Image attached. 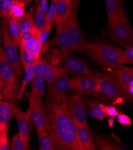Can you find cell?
Listing matches in <instances>:
<instances>
[{
	"instance_id": "obj_1",
	"label": "cell",
	"mask_w": 133,
	"mask_h": 150,
	"mask_svg": "<svg viewBox=\"0 0 133 150\" xmlns=\"http://www.w3.org/2000/svg\"><path fill=\"white\" fill-rule=\"evenodd\" d=\"M45 107L49 121V133L54 149L82 150L75 122L67 108L65 96L57 100L49 93Z\"/></svg>"
},
{
	"instance_id": "obj_2",
	"label": "cell",
	"mask_w": 133,
	"mask_h": 150,
	"mask_svg": "<svg viewBox=\"0 0 133 150\" xmlns=\"http://www.w3.org/2000/svg\"><path fill=\"white\" fill-rule=\"evenodd\" d=\"M84 53L103 67H116L122 65L116 49L105 42H89Z\"/></svg>"
},
{
	"instance_id": "obj_3",
	"label": "cell",
	"mask_w": 133,
	"mask_h": 150,
	"mask_svg": "<svg viewBox=\"0 0 133 150\" xmlns=\"http://www.w3.org/2000/svg\"><path fill=\"white\" fill-rule=\"evenodd\" d=\"M29 105L26 115L37 128H44L49 131V121L46 107L42 100V96L38 90L32 86L29 96Z\"/></svg>"
},
{
	"instance_id": "obj_4",
	"label": "cell",
	"mask_w": 133,
	"mask_h": 150,
	"mask_svg": "<svg viewBox=\"0 0 133 150\" xmlns=\"http://www.w3.org/2000/svg\"><path fill=\"white\" fill-rule=\"evenodd\" d=\"M98 92L116 103H121L128 100L116 76L109 72L100 73Z\"/></svg>"
},
{
	"instance_id": "obj_5",
	"label": "cell",
	"mask_w": 133,
	"mask_h": 150,
	"mask_svg": "<svg viewBox=\"0 0 133 150\" xmlns=\"http://www.w3.org/2000/svg\"><path fill=\"white\" fill-rule=\"evenodd\" d=\"M0 80L3 84L1 91L5 95L10 97L18 88V76L14 72L6 57L2 42L0 41Z\"/></svg>"
},
{
	"instance_id": "obj_6",
	"label": "cell",
	"mask_w": 133,
	"mask_h": 150,
	"mask_svg": "<svg viewBox=\"0 0 133 150\" xmlns=\"http://www.w3.org/2000/svg\"><path fill=\"white\" fill-rule=\"evenodd\" d=\"M8 21L2 19L1 22V27L3 32V49L14 72L18 77L22 75L23 69L20 61V57L18 52V48L14 45L8 32Z\"/></svg>"
},
{
	"instance_id": "obj_7",
	"label": "cell",
	"mask_w": 133,
	"mask_h": 150,
	"mask_svg": "<svg viewBox=\"0 0 133 150\" xmlns=\"http://www.w3.org/2000/svg\"><path fill=\"white\" fill-rule=\"evenodd\" d=\"M68 29L72 50L80 53H84L89 42L84 37L80 27L77 10H72L68 17Z\"/></svg>"
},
{
	"instance_id": "obj_8",
	"label": "cell",
	"mask_w": 133,
	"mask_h": 150,
	"mask_svg": "<svg viewBox=\"0 0 133 150\" xmlns=\"http://www.w3.org/2000/svg\"><path fill=\"white\" fill-rule=\"evenodd\" d=\"M99 77L78 76L70 80V87L78 93L97 96L99 91Z\"/></svg>"
},
{
	"instance_id": "obj_9",
	"label": "cell",
	"mask_w": 133,
	"mask_h": 150,
	"mask_svg": "<svg viewBox=\"0 0 133 150\" xmlns=\"http://www.w3.org/2000/svg\"><path fill=\"white\" fill-rule=\"evenodd\" d=\"M67 108L70 115L81 124L87 125V112L80 93H70L65 96Z\"/></svg>"
},
{
	"instance_id": "obj_10",
	"label": "cell",
	"mask_w": 133,
	"mask_h": 150,
	"mask_svg": "<svg viewBox=\"0 0 133 150\" xmlns=\"http://www.w3.org/2000/svg\"><path fill=\"white\" fill-rule=\"evenodd\" d=\"M61 68H66L69 72L75 74L93 77H99L100 73L91 69L83 61L73 55H68L62 59L60 62Z\"/></svg>"
},
{
	"instance_id": "obj_11",
	"label": "cell",
	"mask_w": 133,
	"mask_h": 150,
	"mask_svg": "<svg viewBox=\"0 0 133 150\" xmlns=\"http://www.w3.org/2000/svg\"><path fill=\"white\" fill-rule=\"evenodd\" d=\"M105 3L108 15V31L110 32L118 22L130 25L121 0H105Z\"/></svg>"
},
{
	"instance_id": "obj_12",
	"label": "cell",
	"mask_w": 133,
	"mask_h": 150,
	"mask_svg": "<svg viewBox=\"0 0 133 150\" xmlns=\"http://www.w3.org/2000/svg\"><path fill=\"white\" fill-rule=\"evenodd\" d=\"M67 69L61 68L54 80L49 84V93L57 100H61L66 96L70 87V79Z\"/></svg>"
},
{
	"instance_id": "obj_13",
	"label": "cell",
	"mask_w": 133,
	"mask_h": 150,
	"mask_svg": "<svg viewBox=\"0 0 133 150\" xmlns=\"http://www.w3.org/2000/svg\"><path fill=\"white\" fill-rule=\"evenodd\" d=\"M111 41L125 49L133 46V30L130 25L118 22L110 30Z\"/></svg>"
},
{
	"instance_id": "obj_14",
	"label": "cell",
	"mask_w": 133,
	"mask_h": 150,
	"mask_svg": "<svg viewBox=\"0 0 133 150\" xmlns=\"http://www.w3.org/2000/svg\"><path fill=\"white\" fill-rule=\"evenodd\" d=\"M13 117H15L19 127V133L27 147L30 146V119L19 107L13 104Z\"/></svg>"
},
{
	"instance_id": "obj_15",
	"label": "cell",
	"mask_w": 133,
	"mask_h": 150,
	"mask_svg": "<svg viewBox=\"0 0 133 150\" xmlns=\"http://www.w3.org/2000/svg\"><path fill=\"white\" fill-rule=\"evenodd\" d=\"M116 72V77L127 96L128 99L133 98V68L122 65Z\"/></svg>"
},
{
	"instance_id": "obj_16",
	"label": "cell",
	"mask_w": 133,
	"mask_h": 150,
	"mask_svg": "<svg viewBox=\"0 0 133 150\" xmlns=\"http://www.w3.org/2000/svg\"><path fill=\"white\" fill-rule=\"evenodd\" d=\"M73 118L75 122L78 139L82 150H95L96 149L93 137L92 132L87 125L80 123L75 118Z\"/></svg>"
},
{
	"instance_id": "obj_17",
	"label": "cell",
	"mask_w": 133,
	"mask_h": 150,
	"mask_svg": "<svg viewBox=\"0 0 133 150\" xmlns=\"http://www.w3.org/2000/svg\"><path fill=\"white\" fill-rule=\"evenodd\" d=\"M56 42L60 50L62 59L66 57L72 51L71 43L68 29V18L62 27L56 31Z\"/></svg>"
},
{
	"instance_id": "obj_18",
	"label": "cell",
	"mask_w": 133,
	"mask_h": 150,
	"mask_svg": "<svg viewBox=\"0 0 133 150\" xmlns=\"http://www.w3.org/2000/svg\"><path fill=\"white\" fill-rule=\"evenodd\" d=\"M73 7L71 4L62 1H57L56 15L54 23L56 25V31L60 29L68 18Z\"/></svg>"
},
{
	"instance_id": "obj_19",
	"label": "cell",
	"mask_w": 133,
	"mask_h": 150,
	"mask_svg": "<svg viewBox=\"0 0 133 150\" xmlns=\"http://www.w3.org/2000/svg\"><path fill=\"white\" fill-rule=\"evenodd\" d=\"M96 149L100 150H121L124 149V147L120 144L107 138L93 133Z\"/></svg>"
},
{
	"instance_id": "obj_20",
	"label": "cell",
	"mask_w": 133,
	"mask_h": 150,
	"mask_svg": "<svg viewBox=\"0 0 133 150\" xmlns=\"http://www.w3.org/2000/svg\"><path fill=\"white\" fill-rule=\"evenodd\" d=\"M13 117V103L4 102V110L0 114V132H8L10 122Z\"/></svg>"
},
{
	"instance_id": "obj_21",
	"label": "cell",
	"mask_w": 133,
	"mask_h": 150,
	"mask_svg": "<svg viewBox=\"0 0 133 150\" xmlns=\"http://www.w3.org/2000/svg\"><path fill=\"white\" fill-rule=\"evenodd\" d=\"M29 2L26 0H13L10 8V18L19 21L26 13V6Z\"/></svg>"
},
{
	"instance_id": "obj_22",
	"label": "cell",
	"mask_w": 133,
	"mask_h": 150,
	"mask_svg": "<svg viewBox=\"0 0 133 150\" xmlns=\"http://www.w3.org/2000/svg\"><path fill=\"white\" fill-rule=\"evenodd\" d=\"M85 102L89 105L90 110L89 111V115L94 119H98L103 121L106 115L105 113L103 111V105L97 100H93L89 98H85Z\"/></svg>"
},
{
	"instance_id": "obj_23",
	"label": "cell",
	"mask_w": 133,
	"mask_h": 150,
	"mask_svg": "<svg viewBox=\"0 0 133 150\" xmlns=\"http://www.w3.org/2000/svg\"><path fill=\"white\" fill-rule=\"evenodd\" d=\"M37 129L39 149L54 150V144L48 131L44 128H37Z\"/></svg>"
},
{
	"instance_id": "obj_24",
	"label": "cell",
	"mask_w": 133,
	"mask_h": 150,
	"mask_svg": "<svg viewBox=\"0 0 133 150\" xmlns=\"http://www.w3.org/2000/svg\"><path fill=\"white\" fill-rule=\"evenodd\" d=\"M20 46H23L26 50L34 53L39 59L40 54L42 51V46L38 37H34L25 41H20Z\"/></svg>"
},
{
	"instance_id": "obj_25",
	"label": "cell",
	"mask_w": 133,
	"mask_h": 150,
	"mask_svg": "<svg viewBox=\"0 0 133 150\" xmlns=\"http://www.w3.org/2000/svg\"><path fill=\"white\" fill-rule=\"evenodd\" d=\"M34 8H31L30 10L26 12L25 14L20 18L18 22L19 26L21 33H25L30 29H31L35 25V13Z\"/></svg>"
},
{
	"instance_id": "obj_26",
	"label": "cell",
	"mask_w": 133,
	"mask_h": 150,
	"mask_svg": "<svg viewBox=\"0 0 133 150\" xmlns=\"http://www.w3.org/2000/svg\"><path fill=\"white\" fill-rule=\"evenodd\" d=\"M7 28L8 34L11 40H13L16 47L18 49L19 47L21 41V31L19 26L18 21L10 18L8 22Z\"/></svg>"
},
{
	"instance_id": "obj_27",
	"label": "cell",
	"mask_w": 133,
	"mask_h": 150,
	"mask_svg": "<svg viewBox=\"0 0 133 150\" xmlns=\"http://www.w3.org/2000/svg\"><path fill=\"white\" fill-rule=\"evenodd\" d=\"M20 47V61L22 68L25 71L27 67L32 64L37 63L39 61L34 53L30 52L24 48L22 46H19Z\"/></svg>"
},
{
	"instance_id": "obj_28",
	"label": "cell",
	"mask_w": 133,
	"mask_h": 150,
	"mask_svg": "<svg viewBox=\"0 0 133 150\" xmlns=\"http://www.w3.org/2000/svg\"><path fill=\"white\" fill-rule=\"evenodd\" d=\"M37 63H35L34 64H32L31 65L28 66L27 67V68L25 70V77H24L23 81L21 86H20V87L19 88V91H18V98L19 100H21L27 84L29 83V82L31 81L32 78L34 76V68H35V65Z\"/></svg>"
},
{
	"instance_id": "obj_29",
	"label": "cell",
	"mask_w": 133,
	"mask_h": 150,
	"mask_svg": "<svg viewBox=\"0 0 133 150\" xmlns=\"http://www.w3.org/2000/svg\"><path fill=\"white\" fill-rule=\"evenodd\" d=\"M116 51L122 65L133 64V46L128 47L125 50L118 47Z\"/></svg>"
},
{
	"instance_id": "obj_30",
	"label": "cell",
	"mask_w": 133,
	"mask_h": 150,
	"mask_svg": "<svg viewBox=\"0 0 133 150\" xmlns=\"http://www.w3.org/2000/svg\"><path fill=\"white\" fill-rule=\"evenodd\" d=\"M53 26V23H46L45 26L42 29L39 35V40L42 46V51L45 50L49 44V38L50 34V33L51 31V29Z\"/></svg>"
},
{
	"instance_id": "obj_31",
	"label": "cell",
	"mask_w": 133,
	"mask_h": 150,
	"mask_svg": "<svg viewBox=\"0 0 133 150\" xmlns=\"http://www.w3.org/2000/svg\"><path fill=\"white\" fill-rule=\"evenodd\" d=\"M59 70H60V68L56 67L52 64L47 63L46 69L42 77L44 80H46L47 82L50 84L54 80Z\"/></svg>"
},
{
	"instance_id": "obj_32",
	"label": "cell",
	"mask_w": 133,
	"mask_h": 150,
	"mask_svg": "<svg viewBox=\"0 0 133 150\" xmlns=\"http://www.w3.org/2000/svg\"><path fill=\"white\" fill-rule=\"evenodd\" d=\"M46 24V17L41 10L39 5L36 6L35 13V25L34 26L39 32Z\"/></svg>"
},
{
	"instance_id": "obj_33",
	"label": "cell",
	"mask_w": 133,
	"mask_h": 150,
	"mask_svg": "<svg viewBox=\"0 0 133 150\" xmlns=\"http://www.w3.org/2000/svg\"><path fill=\"white\" fill-rule=\"evenodd\" d=\"M13 0H0V17L8 22L10 19L9 11Z\"/></svg>"
},
{
	"instance_id": "obj_34",
	"label": "cell",
	"mask_w": 133,
	"mask_h": 150,
	"mask_svg": "<svg viewBox=\"0 0 133 150\" xmlns=\"http://www.w3.org/2000/svg\"><path fill=\"white\" fill-rule=\"evenodd\" d=\"M29 149L26 146L23 140L21 138L19 133L14 134L11 141V145L10 149L12 150H26Z\"/></svg>"
},
{
	"instance_id": "obj_35",
	"label": "cell",
	"mask_w": 133,
	"mask_h": 150,
	"mask_svg": "<svg viewBox=\"0 0 133 150\" xmlns=\"http://www.w3.org/2000/svg\"><path fill=\"white\" fill-rule=\"evenodd\" d=\"M44 78L41 75H37L34 76L31 80L32 86L35 87L41 96H45V90H44Z\"/></svg>"
},
{
	"instance_id": "obj_36",
	"label": "cell",
	"mask_w": 133,
	"mask_h": 150,
	"mask_svg": "<svg viewBox=\"0 0 133 150\" xmlns=\"http://www.w3.org/2000/svg\"><path fill=\"white\" fill-rule=\"evenodd\" d=\"M57 0H51L50 5L49 7L47 13L46 14V23H54L55 15H56V9Z\"/></svg>"
},
{
	"instance_id": "obj_37",
	"label": "cell",
	"mask_w": 133,
	"mask_h": 150,
	"mask_svg": "<svg viewBox=\"0 0 133 150\" xmlns=\"http://www.w3.org/2000/svg\"><path fill=\"white\" fill-rule=\"evenodd\" d=\"M7 134V132H0V150L10 149Z\"/></svg>"
},
{
	"instance_id": "obj_38",
	"label": "cell",
	"mask_w": 133,
	"mask_h": 150,
	"mask_svg": "<svg viewBox=\"0 0 133 150\" xmlns=\"http://www.w3.org/2000/svg\"><path fill=\"white\" fill-rule=\"evenodd\" d=\"M47 67V62L44 61H39L35 65L34 68V76L37 75H41L43 76L44 73L45 72Z\"/></svg>"
},
{
	"instance_id": "obj_39",
	"label": "cell",
	"mask_w": 133,
	"mask_h": 150,
	"mask_svg": "<svg viewBox=\"0 0 133 150\" xmlns=\"http://www.w3.org/2000/svg\"><path fill=\"white\" fill-rule=\"evenodd\" d=\"M103 111H104L107 117L109 116L112 118H115V117H117L120 114L118 113L116 108L113 106H108L103 105Z\"/></svg>"
},
{
	"instance_id": "obj_40",
	"label": "cell",
	"mask_w": 133,
	"mask_h": 150,
	"mask_svg": "<svg viewBox=\"0 0 133 150\" xmlns=\"http://www.w3.org/2000/svg\"><path fill=\"white\" fill-rule=\"evenodd\" d=\"M117 122L121 125L131 126V118L126 114H119L117 116Z\"/></svg>"
},
{
	"instance_id": "obj_41",
	"label": "cell",
	"mask_w": 133,
	"mask_h": 150,
	"mask_svg": "<svg viewBox=\"0 0 133 150\" xmlns=\"http://www.w3.org/2000/svg\"><path fill=\"white\" fill-rule=\"evenodd\" d=\"M49 0H41L39 4L41 11L46 16L49 8Z\"/></svg>"
},
{
	"instance_id": "obj_42",
	"label": "cell",
	"mask_w": 133,
	"mask_h": 150,
	"mask_svg": "<svg viewBox=\"0 0 133 150\" xmlns=\"http://www.w3.org/2000/svg\"><path fill=\"white\" fill-rule=\"evenodd\" d=\"M80 2H81V0H72V5L73 10L77 9Z\"/></svg>"
},
{
	"instance_id": "obj_43",
	"label": "cell",
	"mask_w": 133,
	"mask_h": 150,
	"mask_svg": "<svg viewBox=\"0 0 133 150\" xmlns=\"http://www.w3.org/2000/svg\"><path fill=\"white\" fill-rule=\"evenodd\" d=\"M4 110V102H0V114Z\"/></svg>"
},
{
	"instance_id": "obj_44",
	"label": "cell",
	"mask_w": 133,
	"mask_h": 150,
	"mask_svg": "<svg viewBox=\"0 0 133 150\" xmlns=\"http://www.w3.org/2000/svg\"><path fill=\"white\" fill-rule=\"evenodd\" d=\"M0 41L3 43V32H2L1 25H0Z\"/></svg>"
},
{
	"instance_id": "obj_45",
	"label": "cell",
	"mask_w": 133,
	"mask_h": 150,
	"mask_svg": "<svg viewBox=\"0 0 133 150\" xmlns=\"http://www.w3.org/2000/svg\"><path fill=\"white\" fill-rule=\"evenodd\" d=\"M57 1H62V2L68 3H70V4H72V0H57Z\"/></svg>"
},
{
	"instance_id": "obj_46",
	"label": "cell",
	"mask_w": 133,
	"mask_h": 150,
	"mask_svg": "<svg viewBox=\"0 0 133 150\" xmlns=\"http://www.w3.org/2000/svg\"><path fill=\"white\" fill-rule=\"evenodd\" d=\"M33 1L35 2V7H36L37 6H38V5L39 4V3H40L41 0H33Z\"/></svg>"
},
{
	"instance_id": "obj_47",
	"label": "cell",
	"mask_w": 133,
	"mask_h": 150,
	"mask_svg": "<svg viewBox=\"0 0 133 150\" xmlns=\"http://www.w3.org/2000/svg\"><path fill=\"white\" fill-rule=\"evenodd\" d=\"M2 88H3V84H2V83H1V80H0V92H1V91Z\"/></svg>"
},
{
	"instance_id": "obj_48",
	"label": "cell",
	"mask_w": 133,
	"mask_h": 150,
	"mask_svg": "<svg viewBox=\"0 0 133 150\" xmlns=\"http://www.w3.org/2000/svg\"><path fill=\"white\" fill-rule=\"evenodd\" d=\"M26 1H27L29 2V3H31L33 1V0H26Z\"/></svg>"
},
{
	"instance_id": "obj_49",
	"label": "cell",
	"mask_w": 133,
	"mask_h": 150,
	"mask_svg": "<svg viewBox=\"0 0 133 150\" xmlns=\"http://www.w3.org/2000/svg\"><path fill=\"white\" fill-rule=\"evenodd\" d=\"M1 96H0V100H1ZM0 102H1V101H0Z\"/></svg>"
}]
</instances>
